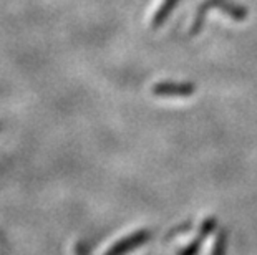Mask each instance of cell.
I'll list each match as a JSON object with an SVG mask.
<instances>
[{
  "mask_svg": "<svg viewBox=\"0 0 257 255\" xmlns=\"http://www.w3.org/2000/svg\"><path fill=\"white\" fill-rule=\"evenodd\" d=\"M211 9H219L221 14L227 15L229 19L236 20V22H244L249 17V10L240 5L237 2H232V0H202L196 9V14L193 17V22L189 25V35L194 37L198 35L202 30V25H204L206 15Z\"/></svg>",
  "mask_w": 257,
  "mask_h": 255,
  "instance_id": "obj_1",
  "label": "cell"
},
{
  "mask_svg": "<svg viewBox=\"0 0 257 255\" xmlns=\"http://www.w3.org/2000/svg\"><path fill=\"white\" fill-rule=\"evenodd\" d=\"M216 227H217V219H216V217H207V219L202 220L201 225H199V237L201 238L209 237L212 232L216 230Z\"/></svg>",
  "mask_w": 257,
  "mask_h": 255,
  "instance_id": "obj_6",
  "label": "cell"
},
{
  "mask_svg": "<svg viewBox=\"0 0 257 255\" xmlns=\"http://www.w3.org/2000/svg\"><path fill=\"white\" fill-rule=\"evenodd\" d=\"M193 229V224L191 222H184V224H179L178 227H174V229H171L168 232V234L165 235V240H173V238H176L179 235H183V234H188V232Z\"/></svg>",
  "mask_w": 257,
  "mask_h": 255,
  "instance_id": "obj_8",
  "label": "cell"
},
{
  "mask_svg": "<svg viewBox=\"0 0 257 255\" xmlns=\"http://www.w3.org/2000/svg\"><path fill=\"white\" fill-rule=\"evenodd\" d=\"M179 0H161V4L155 9V12L151 15L150 27L153 30H160L163 25L166 24V20L171 17Z\"/></svg>",
  "mask_w": 257,
  "mask_h": 255,
  "instance_id": "obj_4",
  "label": "cell"
},
{
  "mask_svg": "<svg viewBox=\"0 0 257 255\" xmlns=\"http://www.w3.org/2000/svg\"><path fill=\"white\" fill-rule=\"evenodd\" d=\"M151 93L160 98H188L196 93V85L191 81H160L151 86Z\"/></svg>",
  "mask_w": 257,
  "mask_h": 255,
  "instance_id": "obj_2",
  "label": "cell"
},
{
  "mask_svg": "<svg viewBox=\"0 0 257 255\" xmlns=\"http://www.w3.org/2000/svg\"><path fill=\"white\" fill-rule=\"evenodd\" d=\"M153 237V232L150 229H140L133 232V234L126 235L124 238H121L119 242H116L114 245H111L110 248L106 250L105 255H126V253H131L135 252L136 248L145 245L151 240Z\"/></svg>",
  "mask_w": 257,
  "mask_h": 255,
  "instance_id": "obj_3",
  "label": "cell"
},
{
  "mask_svg": "<svg viewBox=\"0 0 257 255\" xmlns=\"http://www.w3.org/2000/svg\"><path fill=\"white\" fill-rule=\"evenodd\" d=\"M202 240H204V238L198 237V238H196V240L189 242L186 247L178 248V250H176V255H198V253H199V248H201Z\"/></svg>",
  "mask_w": 257,
  "mask_h": 255,
  "instance_id": "obj_7",
  "label": "cell"
},
{
  "mask_svg": "<svg viewBox=\"0 0 257 255\" xmlns=\"http://www.w3.org/2000/svg\"><path fill=\"white\" fill-rule=\"evenodd\" d=\"M226 253H227V232L221 230L217 234L214 243H212L209 255H226Z\"/></svg>",
  "mask_w": 257,
  "mask_h": 255,
  "instance_id": "obj_5",
  "label": "cell"
}]
</instances>
